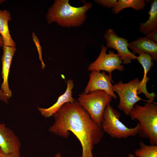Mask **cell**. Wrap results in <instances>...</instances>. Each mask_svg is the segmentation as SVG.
<instances>
[{"mask_svg":"<svg viewBox=\"0 0 157 157\" xmlns=\"http://www.w3.org/2000/svg\"><path fill=\"white\" fill-rule=\"evenodd\" d=\"M52 116L54 122L49 128V132L67 138L71 132L80 142L81 157H93L94 146L100 142L104 132L77 100L65 104Z\"/></svg>","mask_w":157,"mask_h":157,"instance_id":"obj_1","label":"cell"},{"mask_svg":"<svg viewBox=\"0 0 157 157\" xmlns=\"http://www.w3.org/2000/svg\"><path fill=\"white\" fill-rule=\"evenodd\" d=\"M92 6L91 2H87L76 7L71 5L69 0H56L48 9L46 20L48 24L55 22L63 27H79L85 20L86 13Z\"/></svg>","mask_w":157,"mask_h":157,"instance_id":"obj_2","label":"cell"},{"mask_svg":"<svg viewBox=\"0 0 157 157\" xmlns=\"http://www.w3.org/2000/svg\"><path fill=\"white\" fill-rule=\"evenodd\" d=\"M138 121V134L149 139L150 145H157V104L149 100L143 106L135 104L129 115Z\"/></svg>","mask_w":157,"mask_h":157,"instance_id":"obj_3","label":"cell"},{"mask_svg":"<svg viewBox=\"0 0 157 157\" xmlns=\"http://www.w3.org/2000/svg\"><path fill=\"white\" fill-rule=\"evenodd\" d=\"M121 115L110 105L106 106L103 114L101 126L104 132L111 137L125 138L138 134L140 129L138 123L134 127L128 128L120 120Z\"/></svg>","mask_w":157,"mask_h":157,"instance_id":"obj_4","label":"cell"},{"mask_svg":"<svg viewBox=\"0 0 157 157\" xmlns=\"http://www.w3.org/2000/svg\"><path fill=\"white\" fill-rule=\"evenodd\" d=\"M112 99L105 92L97 90L88 94L83 92L79 94L77 101L92 119L101 126L104 110Z\"/></svg>","mask_w":157,"mask_h":157,"instance_id":"obj_5","label":"cell"},{"mask_svg":"<svg viewBox=\"0 0 157 157\" xmlns=\"http://www.w3.org/2000/svg\"><path fill=\"white\" fill-rule=\"evenodd\" d=\"M140 87V81L138 78L126 83L120 81L112 85L113 91L117 93L119 98L117 107L126 115H129L137 102L143 100L138 95V91Z\"/></svg>","mask_w":157,"mask_h":157,"instance_id":"obj_6","label":"cell"},{"mask_svg":"<svg viewBox=\"0 0 157 157\" xmlns=\"http://www.w3.org/2000/svg\"><path fill=\"white\" fill-rule=\"evenodd\" d=\"M107 48L104 45L101 47L100 53L97 59L90 64L88 70L100 71L102 70L108 72L110 76L112 77V73L115 70L120 72L124 69L122 64V61L117 53L113 51L110 50L108 53H106Z\"/></svg>","mask_w":157,"mask_h":157,"instance_id":"obj_7","label":"cell"},{"mask_svg":"<svg viewBox=\"0 0 157 157\" xmlns=\"http://www.w3.org/2000/svg\"><path fill=\"white\" fill-rule=\"evenodd\" d=\"M104 38L106 40V47L117 50L123 63L127 65L132 60L136 59V56L128 49V40L119 37L112 29L109 28L106 31Z\"/></svg>","mask_w":157,"mask_h":157,"instance_id":"obj_8","label":"cell"},{"mask_svg":"<svg viewBox=\"0 0 157 157\" xmlns=\"http://www.w3.org/2000/svg\"><path fill=\"white\" fill-rule=\"evenodd\" d=\"M89 80L84 92L86 94L97 90L104 91L110 95L113 98L116 99L117 97L113 91L111 82L112 78L106 74L105 71H94L89 75Z\"/></svg>","mask_w":157,"mask_h":157,"instance_id":"obj_9","label":"cell"},{"mask_svg":"<svg viewBox=\"0 0 157 157\" xmlns=\"http://www.w3.org/2000/svg\"><path fill=\"white\" fill-rule=\"evenodd\" d=\"M3 54L1 57L2 69L1 74L3 79L1 90L8 100L11 97L12 93L9 88L8 78L12 60L16 50L15 47L3 46Z\"/></svg>","mask_w":157,"mask_h":157,"instance_id":"obj_10","label":"cell"},{"mask_svg":"<svg viewBox=\"0 0 157 157\" xmlns=\"http://www.w3.org/2000/svg\"><path fill=\"white\" fill-rule=\"evenodd\" d=\"M21 142L13 130L0 122V148L6 154H11L20 150Z\"/></svg>","mask_w":157,"mask_h":157,"instance_id":"obj_11","label":"cell"},{"mask_svg":"<svg viewBox=\"0 0 157 157\" xmlns=\"http://www.w3.org/2000/svg\"><path fill=\"white\" fill-rule=\"evenodd\" d=\"M74 86V81L71 79L68 80L65 91L58 97L54 104L47 108H38L41 115L45 118H49L56 113L65 104L74 101V99L72 96V90Z\"/></svg>","mask_w":157,"mask_h":157,"instance_id":"obj_12","label":"cell"},{"mask_svg":"<svg viewBox=\"0 0 157 157\" xmlns=\"http://www.w3.org/2000/svg\"><path fill=\"white\" fill-rule=\"evenodd\" d=\"M128 48L132 50L135 55L141 53L150 55L153 60H157V42L145 37L139 38L129 43Z\"/></svg>","mask_w":157,"mask_h":157,"instance_id":"obj_13","label":"cell"},{"mask_svg":"<svg viewBox=\"0 0 157 157\" xmlns=\"http://www.w3.org/2000/svg\"><path fill=\"white\" fill-rule=\"evenodd\" d=\"M11 15L9 10H0V35L3 46L15 47L16 44L10 33L8 23L11 20Z\"/></svg>","mask_w":157,"mask_h":157,"instance_id":"obj_14","label":"cell"},{"mask_svg":"<svg viewBox=\"0 0 157 157\" xmlns=\"http://www.w3.org/2000/svg\"><path fill=\"white\" fill-rule=\"evenodd\" d=\"M151 5L149 19L145 22L140 23L139 27L140 32L146 35L157 29V0L152 1Z\"/></svg>","mask_w":157,"mask_h":157,"instance_id":"obj_15","label":"cell"},{"mask_svg":"<svg viewBox=\"0 0 157 157\" xmlns=\"http://www.w3.org/2000/svg\"><path fill=\"white\" fill-rule=\"evenodd\" d=\"M145 6V1L144 0H119L112 11L113 13L117 14L122 10L129 8L139 11L143 9Z\"/></svg>","mask_w":157,"mask_h":157,"instance_id":"obj_16","label":"cell"},{"mask_svg":"<svg viewBox=\"0 0 157 157\" xmlns=\"http://www.w3.org/2000/svg\"><path fill=\"white\" fill-rule=\"evenodd\" d=\"M136 59L141 65L144 69L143 77L140 82L143 84L147 85L150 80L149 78L147 76V74L154 65L152 58L149 54L142 52L136 57Z\"/></svg>","mask_w":157,"mask_h":157,"instance_id":"obj_17","label":"cell"},{"mask_svg":"<svg viewBox=\"0 0 157 157\" xmlns=\"http://www.w3.org/2000/svg\"><path fill=\"white\" fill-rule=\"evenodd\" d=\"M140 147L134 151L135 155L138 157H157V145H148L143 141L139 143Z\"/></svg>","mask_w":157,"mask_h":157,"instance_id":"obj_18","label":"cell"},{"mask_svg":"<svg viewBox=\"0 0 157 157\" xmlns=\"http://www.w3.org/2000/svg\"><path fill=\"white\" fill-rule=\"evenodd\" d=\"M32 36L33 41L34 42L38 50L39 54V58L41 63L42 68V69H44L45 67V65L42 59V47L40 44V41L34 32L32 33Z\"/></svg>","mask_w":157,"mask_h":157,"instance_id":"obj_19","label":"cell"},{"mask_svg":"<svg viewBox=\"0 0 157 157\" xmlns=\"http://www.w3.org/2000/svg\"><path fill=\"white\" fill-rule=\"evenodd\" d=\"M117 0H95L94 2L104 7L110 9L113 8Z\"/></svg>","mask_w":157,"mask_h":157,"instance_id":"obj_20","label":"cell"},{"mask_svg":"<svg viewBox=\"0 0 157 157\" xmlns=\"http://www.w3.org/2000/svg\"><path fill=\"white\" fill-rule=\"evenodd\" d=\"M0 157H21L20 150H18L10 154L0 152Z\"/></svg>","mask_w":157,"mask_h":157,"instance_id":"obj_21","label":"cell"},{"mask_svg":"<svg viewBox=\"0 0 157 157\" xmlns=\"http://www.w3.org/2000/svg\"><path fill=\"white\" fill-rule=\"evenodd\" d=\"M145 37L157 42V29L153 31Z\"/></svg>","mask_w":157,"mask_h":157,"instance_id":"obj_22","label":"cell"},{"mask_svg":"<svg viewBox=\"0 0 157 157\" xmlns=\"http://www.w3.org/2000/svg\"><path fill=\"white\" fill-rule=\"evenodd\" d=\"M0 100L6 104H8V100L4 96L3 92L1 89L0 90Z\"/></svg>","mask_w":157,"mask_h":157,"instance_id":"obj_23","label":"cell"},{"mask_svg":"<svg viewBox=\"0 0 157 157\" xmlns=\"http://www.w3.org/2000/svg\"><path fill=\"white\" fill-rule=\"evenodd\" d=\"M3 43L2 38L0 35V47H3Z\"/></svg>","mask_w":157,"mask_h":157,"instance_id":"obj_24","label":"cell"},{"mask_svg":"<svg viewBox=\"0 0 157 157\" xmlns=\"http://www.w3.org/2000/svg\"><path fill=\"white\" fill-rule=\"evenodd\" d=\"M55 157H62V156L60 153H57L55 155Z\"/></svg>","mask_w":157,"mask_h":157,"instance_id":"obj_25","label":"cell"},{"mask_svg":"<svg viewBox=\"0 0 157 157\" xmlns=\"http://www.w3.org/2000/svg\"><path fill=\"white\" fill-rule=\"evenodd\" d=\"M128 157H135V156L131 153H129L128 154Z\"/></svg>","mask_w":157,"mask_h":157,"instance_id":"obj_26","label":"cell"},{"mask_svg":"<svg viewBox=\"0 0 157 157\" xmlns=\"http://www.w3.org/2000/svg\"><path fill=\"white\" fill-rule=\"evenodd\" d=\"M6 1L4 0H0V5Z\"/></svg>","mask_w":157,"mask_h":157,"instance_id":"obj_27","label":"cell"},{"mask_svg":"<svg viewBox=\"0 0 157 157\" xmlns=\"http://www.w3.org/2000/svg\"><path fill=\"white\" fill-rule=\"evenodd\" d=\"M0 152H2L0 148Z\"/></svg>","mask_w":157,"mask_h":157,"instance_id":"obj_28","label":"cell"}]
</instances>
